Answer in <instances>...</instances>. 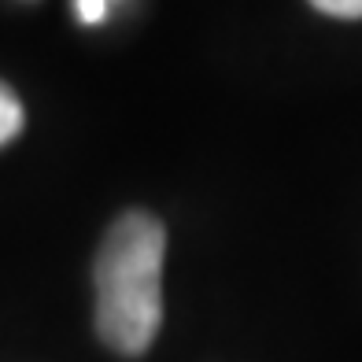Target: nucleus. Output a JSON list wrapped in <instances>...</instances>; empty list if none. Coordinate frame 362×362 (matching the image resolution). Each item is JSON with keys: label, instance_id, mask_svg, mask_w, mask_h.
Wrapping results in <instances>:
<instances>
[{"label": "nucleus", "instance_id": "4", "mask_svg": "<svg viewBox=\"0 0 362 362\" xmlns=\"http://www.w3.org/2000/svg\"><path fill=\"white\" fill-rule=\"evenodd\" d=\"M107 0H78V19L81 23H104Z\"/></svg>", "mask_w": 362, "mask_h": 362}, {"label": "nucleus", "instance_id": "1", "mask_svg": "<svg viewBox=\"0 0 362 362\" xmlns=\"http://www.w3.org/2000/svg\"><path fill=\"white\" fill-rule=\"evenodd\" d=\"M167 229L148 211H126L96 255V333L119 355H144L163 325Z\"/></svg>", "mask_w": 362, "mask_h": 362}, {"label": "nucleus", "instance_id": "2", "mask_svg": "<svg viewBox=\"0 0 362 362\" xmlns=\"http://www.w3.org/2000/svg\"><path fill=\"white\" fill-rule=\"evenodd\" d=\"M26 126V111H23V100L15 96L11 86L0 81V144H8L23 134Z\"/></svg>", "mask_w": 362, "mask_h": 362}, {"label": "nucleus", "instance_id": "3", "mask_svg": "<svg viewBox=\"0 0 362 362\" xmlns=\"http://www.w3.org/2000/svg\"><path fill=\"white\" fill-rule=\"evenodd\" d=\"M322 15H337V19H362V0H310Z\"/></svg>", "mask_w": 362, "mask_h": 362}]
</instances>
